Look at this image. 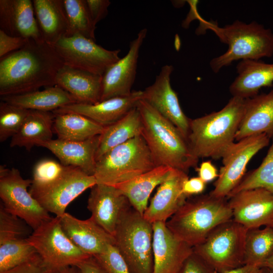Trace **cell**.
Instances as JSON below:
<instances>
[{"instance_id":"28","label":"cell","mask_w":273,"mask_h":273,"mask_svg":"<svg viewBox=\"0 0 273 273\" xmlns=\"http://www.w3.org/2000/svg\"><path fill=\"white\" fill-rule=\"evenodd\" d=\"M172 169L166 166H157L114 187L121 191L132 207L143 215L152 192L168 177Z\"/></svg>"},{"instance_id":"25","label":"cell","mask_w":273,"mask_h":273,"mask_svg":"<svg viewBox=\"0 0 273 273\" xmlns=\"http://www.w3.org/2000/svg\"><path fill=\"white\" fill-rule=\"evenodd\" d=\"M55 84L77 103L95 104L101 101L102 76L64 65L57 74Z\"/></svg>"},{"instance_id":"27","label":"cell","mask_w":273,"mask_h":273,"mask_svg":"<svg viewBox=\"0 0 273 273\" xmlns=\"http://www.w3.org/2000/svg\"><path fill=\"white\" fill-rule=\"evenodd\" d=\"M32 3L43 40L53 46L66 36L68 21L63 0H33Z\"/></svg>"},{"instance_id":"11","label":"cell","mask_w":273,"mask_h":273,"mask_svg":"<svg viewBox=\"0 0 273 273\" xmlns=\"http://www.w3.org/2000/svg\"><path fill=\"white\" fill-rule=\"evenodd\" d=\"M96 184L94 175L74 166H65L55 179L43 185H31L29 191L48 212L61 217L72 201Z\"/></svg>"},{"instance_id":"40","label":"cell","mask_w":273,"mask_h":273,"mask_svg":"<svg viewBox=\"0 0 273 273\" xmlns=\"http://www.w3.org/2000/svg\"><path fill=\"white\" fill-rule=\"evenodd\" d=\"M93 256L107 273H131L114 245H110L104 252Z\"/></svg>"},{"instance_id":"12","label":"cell","mask_w":273,"mask_h":273,"mask_svg":"<svg viewBox=\"0 0 273 273\" xmlns=\"http://www.w3.org/2000/svg\"><path fill=\"white\" fill-rule=\"evenodd\" d=\"M270 139L266 134L260 133L232 144L221 157L223 165L214 183V188L209 194L216 198H227L246 174L249 162L268 145Z\"/></svg>"},{"instance_id":"3","label":"cell","mask_w":273,"mask_h":273,"mask_svg":"<svg viewBox=\"0 0 273 273\" xmlns=\"http://www.w3.org/2000/svg\"><path fill=\"white\" fill-rule=\"evenodd\" d=\"M245 101V99L232 97L220 110L190 119L187 141L196 157L221 158L234 143Z\"/></svg>"},{"instance_id":"48","label":"cell","mask_w":273,"mask_h":273,"mask_svg":"<svg viewBox=\"0 0 273 273\" xmlns=\"http://www.w3.org/2000/svg\"><path fill=\"white\" fill-rule=\"evenodd\" d=\"M224 273H269V271L265 267L244 265Z\"/></svg>"},{"instance_id":"19","label":"cell","mask_w":273,"mask_h":273,"mask_svg":"<svg viewBox=\"0 0 273 273\" xmlns=\"http://www.w3.org/2000/svg\"><path fill=\"white\" fill-rule=\"evenodd\" d=\"M143 99L142 90H133L128 96L110 98L95 104L73 103L54 111L53 113H75L107 126L117 121Z\"/></svg>"},{"instance_id":"2","label":"cell","mask_w":273,"mask_h":273,"mask_svg":"<svg viewBox=\"0 0 273 273\" xmlns=\"http://www.w3.org/2000/svg\"><path fill=\"white\" fill-rule=\"evenodd\" d=\"M143 122L142 135L157 166H166L188 173L197 167L199 158L192 153L187 139L168 120L145 101L137 104Z\"/></svg>"},{"instance_id":"18","label":"cell","mask_w":273,"mask_h":273,"mask_svg":"<svg viewBox=\"0 0 273 273\" xmlns=\"http://www.w3.org/2000/svg\"><path fill=\"white\" fill-rule=\"evenodd\" d=\"M153 228V273H178L193 247L175 237L165 222L154 223Z\"/></svg>"},{"instance_id":"15","label":"cell","mask_w":273,"mask_h":273,"mask_svg":"<svg viewBox=\"0 0 273 273\" xmlns=\"http://www.w3.org/2000/svg\"><path fill=\"white\" fill-rule=\"evenodd\" d=\"M228 199L233 219L248 230L273 221V194L264 189L242 191Z\"/></svg>"},{"instance_id":"35","label":"cell","mask_w":273,"mask_h":273,"mask_svg":"<svg viewBox=\"0 0 273 273\" xmlns=\"http://www.w3.org/2000/svg\"><path fill=\"white\" fill-rule=\"evenodd\" d=\"M264 189L273 194V140L260 165L246 173L227 199L242 191Z\"/></svg>"},{"instance_id":"47","label":"cell","mask_w":273,"mask_h":273,"mask_svg":"<svg viewBox=\"0 0 273 273\" xmlns=\"http://www.w3.org/2000/svg\"><path fill=\"white\" fill-rule=\"evenodd\" d=\"M76 266L81 273H107L93 256L83 260Z\"/></svg>"},{"instance_id":"49","label":"cell","mask_w":273,"mask_h":273,"mask_svg":"<svg viewBox=\"0 0 273 273\" xmlns=\"http://www.w3.org/2000/svg\"><path fill=\"white\" fill-rule=\"evenodd\" d=\"M261 267H265L273 272V252L264 261Z\"/></svg>"},{"instance_id":"22","label":"cell","mask_w":273,"mask_h":273,"mask_svg":"<svg viewBox=\"0 0 273 273\" xmlns=\"http://www.w3.org/2000/svg\"><path fill=\"white\" fill-rule=\"evenodd\" d=\"M0 30L11 36L43 41L31 0H1Z\"/></svg>"},{"instance_id":"53","label":"cell","mask_w":273,"mask_h":273,"mask_svg":"<svg viewBox=\"0 0 273 273\" xmlns=\"http://www.w3.org/2000/svg\"><path fill=\"white\" fill-rule=\"evenodd\" d=\"M269 273H273V272L270 271L269 270Z\"/></svg>"},{"instance_id":"39","label":"cell","mask_w":273,"mask_h":273,"mask_svg":"<svg viewBox=\"0 0 273 273\" xmlns=\"http://www.w3.org/2000/svg\"><path fill=\"white\" fill-rule=\"evenodd\" d=\"M65 166L52 159H43L34 166L31 185L40 186L47 184L58 177Z\"/></svg>"},{"instance_id":"52","label":"cell","mask_w":273,"mask_h":273,"mask_svg":"<svg viewBox=\"0 0 273 273\" xmlns=\"http://www.w3.org/2000/svg\"><path fill=\"white\" fill-rule=\"evenodd\" d=\"M267 226H270L271 228H273V221H272L269 225H268Z\"/></svg>"},{"instance_id":"46","label":"cell","mask_w":273,"mask_h":273,"mask_svg":"<svg viewBox=\"0 0 273 273\" xmlns=\"http://www.w3.org/2000/svg\"><path fill=\"white\" fill-rule=\"evenodd\" d=\"M196 170L198 177L206 184L218 177L217 169L211 161L202 162Z\"/></svg>"},{"instance_id":"43","label":"cell","mask_w":273,"mask_h":273,"mask_svg":"<svg viewBox=\"0 0 273 273\" xmlns=\"http://www.w3.org/2000/svg\"><path fill=\"white\" fill-rule=\"evenodd\" d=\"M28 40L9 35L0 30V58L22 48Z\"/></svg>"},{"instance_id":"37","label":"cell","mask_w":273,"mask_h":273,"mask_svg":"<svg viewBox=\"0 0 273 273\" xmlns=\"http://www.w3.org/2000/svg\"><path fill=\"white\" fill-rule=\"evenodd\" d=\"M30 110L1 101L0 103V142L12 138L18 131Z\"/></svg>"},{"instance_id":"51","label":"cell","mask_w":273,"mask_h":273,"mask_svg":"<svg viewBox=\"0 0 273 273\" xmlns=\"http://www.w3.org/2000/svg\"><path fill=\"white\" fill-rule=\"evenodd\" d=\"M43 273H61L60 270L48 268Z\"/></svg>"},{"instance_id":"7","label":"cell","mask_w":273,"mask_h":273,"mask_svg":"<svg viewBox=\"0 0 273 273\" xmlns=\"http://www.w3.org/2000/svg\"><path fill=\"white\" fill-rule=\"evenodd\" d=\"M113 237L131 273H153V224L132 206L120 216Z\"/></svg>"},{"instance_id":"32","label":"cell","mask_w":273,"mask_h":273,"mask_svg":"<svg viewBox=\"0 0 273 273\" xmlns=\"http://www.w3.org/2000/svg\"><path fill=\"white\" fill-rule=\"evenodd\" d=\"M104 127L89 118L75 113L55 114L53 123V131L58 139L75 142L84 141L99 135Z\"/></svg>"},{"instance_id":"41","label":"cell","mask_w":273,"mask_h":273,"mask_svg":"<svg viewBox=\"0 0 273 273\" xmlns=\"http://www.w3.org/2000/svg\"><path fill=\"white\" fill-rule=\"evenodd\" d=\"M48 268L37 253L26 262L0 273H43Z\"/></svg>"},{"instance_id":"6","label":"cell","mask_w":273,"mask_h":273,"mask_svg":"<svg viewBox=\"0 0 273 273\" xmlns=\"http://www.w3.org/2000/svg\"><path fill=\"white\" fill-rule=\"evenodd\" d=\"M157 167L142 135L108 151L96 161L97 184L114 186Z\"/></svg>"},{"instance_id":"33","label":"cell","mask_w":273,"mask_h":273,"mask_svg":"<svg viewBox=\"0 0 273 273\" xmlns=\"http://www.w3.org/2000/svg\"><path fill=\"white\" fill-rule=\"evenodd\" d=\"M273 252V228L248 230L244 249V265L261 267Z\"/></svg>"},{"instance_id":"50","label":"cell","mask_w":273,"mask_h":273,"mask_svg":"<svg viewBox=\"0 0 273 273\" xmlns=\"http://www.w3.org/2000/svg\"><path fill=\"white\" fill-rule=\"evenodd\" d=\"M61 273H81L76 266H70L60 270Z\"/></svg>"},{"instance_id":"20","label":"cell","mask_w":273,"mask_h":273,"mask_svg":"<svg viewBox=\"0 0 273 273\" xmlns=\"http://www.w3.org/2000/svg\"><path fill=\"white\" fill-rule=\"evenodd\" d=\"M188 174L172 169L168 177L162 183L151 200L143 217L151 223L166 222L188 198L183 192Z\"/></svg>"},{"instance_id":"31","label":"cell","mask_w":273,"mask_h":273,"mask_svg":"<svg viewBox=\"0 0 273 273\" xmlns=\"http://www.w3.org/2000/svg\"><path fill=\"white\" fill-rule=\"evenodd\" d=\"M143 129L141 116L136 106L117 121L105 126L100 135L96 161L113 148L142 135Z\"/></svg>"},{"instance_id":"24","label":"cell","mask_w":273,"mask_h":273,"mask_svg":"<svg viewBox=\"0 0 273 273\" xmlns=\"http://www.w3.org/2000/svg\"><path fill=\"white\" fill-rule=\"evenodd\" d=\"M260 133L273 138V89L245 99L235 140Z\"/></svg>"},{"instance_id":"36","label":"cell","mask_w":273,"mask_h":273,"mask_svg":"<svg viewBox=\"0 0 273 273\" xmlns=\"http://www.w3.org/2000/svg\"><path fill=\"white\" fill-rule=\"evenodd\" d=\"M36 254L35 249L26 238L0 244V272L26 262Z\"/></svg>"},{"instance_id":"13","label":"cell","mask_w":273,"mask_h":273,"mask_svg":"<svg viewBox=\"0 0 273 273\" xmlns=\"http://www.w3.org/2000/svg\"><path fill=\"white\" fill-rule=\"evenodd\" d=\"M53 46L64 65L101 76L120 58L119 49L107 50L79 34L63 37Z\"/></svg>"},{"instance_id":"44","label":"cell","mask_w":273,"mask_h":273,"mask_svg":"<svg viewBox=\"0 0 273 273\" xmlns=\"http://www.w3.org/2000/svg\"><path fill=\"white\" fill-rule=\"evenodd\" d=\"M86 2L92 19L97 25L107 15L111 2L109 0H86Z\"/></svg>"},{"instance_id":"34","label":"cell","mask_w":273,"mask_h":273,"mask_svg":"<svg viewBox=\"0 0 273 273\" xmlns=\"http://www.w3.org/2000/svg\"><path fill=\"white\" fill-rule=\"evenodd\" d=\"M63 2L68 21L66 36L79 34L95 40L96 25L92 19L86 0H63Z\"/></svg>"},{"instance_id":"45","label":"cell","mask_w":273,"mask_h":273,"mask_svg":"<svg viewBox=\"0 0 273 273\" xmlns=\"http://www.w3.org/2000/svg\"><path fill=\"white\" fill-rule=\"evenodd\" d=\"M206 183L200 177L188 178L183 185V192L188 197L202 193L205 189Z\"/></svg>"},{"instance_id":"4","label":"cell","mask_w":273,"mask_h":273,"mask_svg":"<svg viewBox=\"0 0 273 273\" xmlns=\"http://www.w3.org/2000/svg\"><path fill=\"white\" fill-rule=\"evenodd\" d=\"M232 218L228 199L208 194L189 197L165 224L175 237L194 247L217 226Z\"/></svg>"},{"instance_id":"17","label":"cell","mask_w":273,"mask_h":273,"mask_svg":"<svg viewBox=\"0 0 273 273\" xmlns=\"http://www.w3.org/2000/svg\"><path fill=\"white\" fill-rule=\"evenodd\" d=\"M90 189L87 203L90 217L113 236L120 216L131 205L127 198L114 186L97 184Z\"/></svg>"},{"instance_id":"9","label":"cell","mask_w":273,"mask_h":273,"mask_svg":"<svg viewBox=\"0 0 273 273\" xmlns=\"http://www.w3.org/2000/svg\"><path fill=\"white\" fill-rule=\"evenodd\" d=\"M48 267L60 270L77 264L90 255L81 251L62 228L60 217H52L26 238Z\"/></svg>"},{"instance_id":"30","label":"cell","mask_w":273,"mask_h":273,"mask_svg":"<svg viewBox=\"0 0 273 273\" xmlns=\"http://www.w3.org/2000/svg\"><path fill=\"white\" fill-rule=\"evenodd\" d=\"M55 114L53 112L31 110L18 131L12 138L11 147H33L52 140Z\"/></svg>"},{"instance_id":"5","label":"cell","mask_w":273,"mask_h":273,"mask_svg":"<svg viewBox=\"0 0 273 273\" xmlns=\"http://www.w3.org/2000/svg\"><path fill=\"white\" fill-rule=\"evenodd\" d=\"M214 31L229 46L224 54L210 61V66L214 73L235 61L259 60L273 56V32L256 21L246 23L238 20L216 28Z\"/></svg>"},{"instance_id":"8","label":"cell","mask_w":273,"mask_h":273,"mask_svg":"<svg viewBox=\"0 0 273 273\" xmlns=\"http://www.w3.org/2000/svg\"><path fill=\"white\" fill-rule=\"evenodd\" d=\"M248 229L233 218L217 226L193 252L217 273L244 265V249Z\"/></svg>"},{"instance_id":"38","label":"cell","mask_w":273,"mask_h":273,"mask_svg":"<svg viewBox=\"0 0 273 273\" xmlns=\"http://www.w3.org/2000/svg\"><path fill=\"white\" fill-rule=\"evenodd\" d=\"M30 228L24 220L9 212L1 202L0 244L28 238L32 233Z\"/></svg>"},{"instance_id":"16","label":"cell","mask_w":273,"mask_h":273,"mask_svg":"<svg viewBox=\"0 0 273 273\" xmlns=\"http://www.w3.org/2000/svg\"><path fill=\"white\" fill-rule=\"evenodd\" d=\"M142 29L130 43L127 54L109 67L102 76L100 101L116 97L128 96L132 92L140 48L147 35Z\"/></svg>"},{"instance_id":"26","label":"cell","mask_w":273,"mask_h":273,"mask_svg":"<svg viewBox=\"0 0 273 273\" xmlns=\"http://www.w3.org/2000/svg\"><path fill=\"white\" fill-rule=\"evenodd\" d=\"M237 76L229 87L232 97L252 98L264 87L273 86V63L241 60L236 66Z\"/></svg>"},{"instance_id":"10","label":"cell","mask_w":273,"mask_h":273,"mask_svg":"<svg viewBox=\"0 0 273 273\" xmlns=\"http://www.w3.org/2000/svg\"><path fill=\"white\" fill-rule=\"evenodd\" d=\"M32 179H25L15 168L0 167V197L5 208L24 220L33 231L52 217L32 196L28 188Z\"/></svg>"},{"instance_id":"42","label":"cell","mask_w":273,"mask_h":273,"mask_svg":"<svg viewBox=\"0 0 273 273\" xmlns=\"http://www.w3.org/2000/svg\"><path fill=\"white\" fill-rule=\"evenodd\" d=\"M178 273H217L194 252L186 259Z\"/></svg>"},{"instance_id":"1","label":"cell","mask_w":273,"mask_h":273,"mask_svg":"<svg viewBox=\"0 0 273 273\" xmlns=\"http://www.w3.org/2000/svg\"><path fill=\"white\" fill-rule=\"evenodd\" d=\"M64 65L52 45L29 39L22 48L0 58V96L55 86L57 74Z\"/></svg>"},{"instance_id":"21","label":"cell","mask_w":273,"mask_h":273,"mask_svg":"<svg viewBox=\"0 0 273 273\" xmlns=\"http://www.w3.org/2000/svg\"><path fill=\"white\" fill-rule=\"evenodd\" d=\"M63 230L70 240L83 252L94 256L115 245L113 236L107 233L90 217L79 219L65 212L60 217Z\"/></svg>"},{"instance_id":"23","label":"cell","mask_w":273,"mask_h":273,"mask_svg":"<svg viewBox=\"0 0 273 273\" xmlns=\"http://www.w3.org/2000/svg\"><path fill=\"white\" fill-rule=\"evenodd\" d=\"M99 141L100 135L80 142L52 139L41 143L38 146L50 150L63 165L74 166L88 175H94Z\"/></svg>"},{"instance_id":"14","label":"cell","mask_w":273,"mask_h":273,"mask_svg":"<svg viewBox=\"0 0 273 273\" xmlns=\"http://www.w3.org/2000/svg\"><path fill=\"white\" fill-rule=\"evenodd\" d=\"M173 71L171 65L162 66L153 83L143 91L142 99L170 121L187 140L191 119L184 113L177 95L171 86Z\"/></svg>"},{"instance_id":"29","label":"cell","mask_w":273,"mask_h":273,"mask_svg":"<svg viewBox=\"0 0 273 273\" xmlns=\"http://www.w3.org/2000/svg\"><path fill=\"white\" fill-rule=\"evenodd\" d=\"M1 100L26 109L48 112L77 103L69 93L57 85L20 95L2 96Z\"/></svg>"}]
</instances>
